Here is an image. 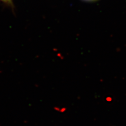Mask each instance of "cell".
I'll return each instance as SVG.
<instances>
[{
	"label": "cell",
	"instance_id": "obj_1",
	"mask_svg": "<svg viewBox=\"0 0 126 126\" xmlns=\"http://www.w3.org/2000/svg\"><path fill=\"white\" fill-rule=\"evenodd\" d=\"M3 1H9L10 0H3Z\"/></svg>",
	"mask_w": 126,
	"mask_h": 126
},
{
	"label": "cell",
	"instance_id": "obj_2",
	"mask_svg": "<svg viewBox=\"0 0 126 126\" xmlns=\"http://www.w3.org/2000/svg\"><path fill=\"white\" fill-rule=\"evenodd\" d=\"M86 1H94V0H86Z\"/></svg>",
	"mask_w": 126,
	"mask_h": 126
}]
</instances>
